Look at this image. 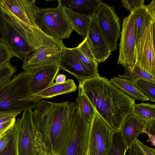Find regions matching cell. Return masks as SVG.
<instances>
[{
	"label": "cell",
	"mask_w": 155,
	"mask_h": 155,
	"mask_svg": "<svg viewBox=\"0 0 155 155\" xmlns=\"http://www.w3.org/2000/svg\"><path fill=\"white\" fill-rule=\"evenodd\" d=\"M144 133L146 134L149 137L148 139L147 140V142H150L152 145L155 146V135H151L149 134L145 130L144 132Z\"/></svg>",
	"instance_id": "cell-41"
},
{
	"label": "cell",
	"mask_w": 155,
	"mask_h": 155,
	"mask_svg": "<svg viewBox=\"0 0 155 155\" xmlns=\"http://www.w3.org/2000/svg\"><path fill=\"white\" fill-rule=\"evenodd\" d=\"M113 132L95 110L91 125L88 155H107Z\"/></svg>",
	"instance_id": "cell-10"
},
{
	"label": "cell",
	"mask_w": 155,
	"mask_h": 155,
	"mask_svg": "<svg viewBox=\"0 0 155 155\" xmlns=\"http://www.w3.org/2000/svg\"><path fill=\"white\" fill-rule=\"evenodd\" d=\"M13 131L8 143L5 148L0 152V155H18L17 151V132L14 126Z\"/></svg>",
	"instance_id": "cell-29"
},
{
	"label": "cell",
	"mask_w": 155,
	"mask_h": 155,
	"mask_svg": "<svg viewBox=\"0 0 155 155\" xmlns=\"http://www.w3.org/2000/svg\"><path fill=\"white\" fill-rule=\"evenodd\" d=\"M64 47L62 40L59 39L40 46L23 62L22 69L33 72L44 67L58 64Z\"/></svg>",
	"instance_id": "cell-7"
},
{
	"label": "cell",
	"mask_w": 155,
	"mask_h": 155,
	"mask_svg": "<svg viewBox=\"0 0 155 155\" xmlns=\"http://www.w3.org/2000/svg\"><path fill=\"white\" fill-rule=\"evenodd\" d=\"M36 0H0L3 12L24 24L38 29L35 22L34 15L40 8L35 4Z\"/></svg>",
	"instance_id": "cell-13"
},
{
	"label": "cell",
	"mask_w": 155,
	"mask_h": 155,
	"mask_svg": "<svg viewBox=\"0 0 155 155\" xmlns=\"http://www.w3.org/2000/svg\"><path fill=\"white\" fill-rule=\"evenodd\" d=\"M88 155V154H87V155Z\"/></svg>",
	"instance_id": "cell-43"
},
{
	"label": "cell",
	"mask_w": 155,
	"mask_h": 155,
	"mask_svg": "<svg viewBox=\"0 0 155 155\" xmlns=\"http://www.w3.org/2000/svg\"><path fill=\"white\" fill-rule=\"evenodd\" d=\"M133 13L136 30V42L152 23L155 22V0L136 9Z\"/></svg>",
	"instance_id": "cell-18"
},
{
	"label": "cell",
	"mask_w": 155,
	"mask_h": 155,
	"mask_svg": "<svg viewBox=\"0 0 155 155\" xmlns=\"http://www.w3.org/2000/svg\"><path fill=\"white\" fill-rule=\"evenodd\" d=\"M123 21L117 63L122 65L127 72L132 69L135 62L136 30L133 13L125 17Z\"/></svg>",
	"instance_id": "cell-9"
},
{
	"label": "cell",
	"mask_w": 155,
	"mask_h": 155,
	"mask_svg": "<svg viewBox=\"0 0 155 155\" xmlns=\"http://www.w3.org/2000/svg\"><path fill=\"white\" fill-rule=\"evenodd\" d=\"M123 6L129 10L130 13H133L136 9L143 6L144 0H122Z\"/></svg>",
	"instance_id": "cell-31"
},
{
	"label": "cell",
	"mask_w": 155,
	"mask_h": 155,
	"mask_svg": "<svg viewBox=\"0 0 155 155\" xmlns=\"http://www.w3.org/2000/svg\"><path fill=\"white\" fill-rule=\"evenodd\" d=\"M132 82L142 94L148 100L155 102V83L143 80Z\"/></svg>",
	"instance_id": "cell-27"
},
{
	"label": "cell",
	"mask_w": 155,
	"mask_h": 155,
	"mask_svg": "<svg viewBox=\"0 0 155 155\" xmlns=\"http://www.w3.org/2000/svg\"><path fill=\"white\" fill-rule=\"evenodd\" d=\"M128 150V155H144L133 143Z\"/></svg>",
	"instance_id": "cell-37"
},
{
	"label": "cell",
	"mask_w": 155,
	"mask_h": 155,
	"mask_svg": "<svg viewBox=\"0 0 155 155\" xmlns=\"http://www.w3.org/2000/svg\"><path fill=\"white\" fill-rule=\"evenodd\" d=\"M155 22L145 30L136 42L135 62L141 70L155 76Z\"/></svg>",
	"instance_id": "cell-8"
},
{
	"label": "cell",
	"mask_w": 155,
	"mask_h": 155,
	"mask_svg": "<svg viewBox=\"0 0 155 155\" xmlns=\"http://www.w3.org/2000/svg\"><path fill=\"white\" fill-rule=\"evenodd\" d=\"M78 93L76 99L81 113L85 120L91 124L95 113V110L91 103L84 94L78 89Z\"/></svg>",
	"instance_id": "cell-24"
},
{
	"label": "cell",
	"mask_w": 155,
	"mask_h": 155,
	"mask_svg": "<svg viewBox=\"0 0 155 155\" xmlns=\"http://www.w3.org/2000/svg\"><path fill=\"white\" fill-rule=\"evenodd\" d=\"M110 81L124 93L135 100L147 101L148 100L129 80L118 77L111 78Z\"/></svg>",
	"instance_id": "cell-22"
},
{
	"label": "cell",
	"mask_w": 155,
	"mask_h": 155,
	"mask_svg": "<svg viewBox=\"0 0 155 155\" xmlns=\"http://www.w3.org/2000/svg\"><path fill=\"white\" fill-rule=\"evenodd\" d=\"M32 113L31 109L25 110L14 124L17 132L18 155L48 153L42 135L34 125Z\"/></svg>",
	"instance_id": "cell-5"
},
{
	"label": "cell",
	"mask_w": 155,
	"mask_h": 155,
	"mask_svg": "<svg viewBox=\"0 0 155 155\" xmlns=\"http://www.w3.org/2000/svg\"><path fill=\"white\" fill-rule=\"evenodd\" d=\"M96 14L98 25L110 51L116 50L120 28V19L114 9L102 2Z\"/></svg>",
	"instance_id": "cell-11"
},
{
	"label": "cell",
	"mask_w": 155,
	"mask_h": 155,
	"mask_svg": "<svg viewBox=\"0 0 155 155\" xmlns=\"http://www.w3.org/2000/svg\"><path fill=\"white\" fill-rule=\"evenodd\" d=\"M54 8L39 9L34 15L35 22L42 32L61 40L69 38L74 30L65 13L61 0Z\"/></svg>",
	"instance_id": "cell-6"
},
{
	"label": "cell",
	"mask_w": 155,
	"mask_h": 155,
	"mask_svg": "<svg viewBox=\"0 0 155 155\" xmlns=\"http://www.w3.org/2000/svg\"><path fill=\"white\" fill-rule=\"evenodd\" d=\"M77 47L86 57L92 60H95L86 37Z\"/></svg>",
	"instance_id": "cell-32"
},
{
	"label": "cell",
	"mask_w": 155,
	"mask_h": 155,
	"mask_svg": "<svg viewBox=\"0 0 155 155\" xmlns=\"http://www.w3.org/2000/svg\"><path fill=\"white\" fill-rule=\"evenodd\" d=\"M58 65L60 69L73 75L78 81L97 76L83 63L77 52L76 48L64 47Z\"/></svg>",
	"instance_id": "cell-14"
},
{
	"label": "cell",
	"mask_w": 155,
	"mask_h": 155,
	"mask_svg": "<svg viewBox=\"0 0 155 155\" xmlns=\"http://www.w3.org/2000/svg\"><path fill=\"white\" fill-rule=\"evenodd\" d=\"M13 131V127L0 138V152L3 150L8 144L11 138Z\"/></svg>",
	"instance_id": "cell-36"
},
{
	"label": "cell",
	"mask_w": 155,
	"mask_h": 155,
	"mask_svg": "<svg viewBox=\"0 0 155 155\" xmlns=\"http://www.w3.org/2000/svg\"><path fill=\"white\" fill-rule=\"evenodd\" d=\"M21 112L18 111H0V124L15 118Z\"/></svg>",
	"instance_id": "cell-33"
},
{
	"label": "cell",
	"mask_w": 155,
	"mask_h": 155,
	"mask_svg": "<svg viewBox=\"0 0 155 155\" xmlns=\"http://www.w3.org/2000/svg\"><path fill=\"white\" fill-rule=\"evenodd\" d=\"M66 76L60 74L57 75L55 78V83L57 84L62 83L66 81Z\"/></svg>",
	"instance_id": "cell-40"
},
{
	"label": "cell",
	"mask_w": 155,
	"mask_h": 155,
	"mask_svg": "<svg viewBox=\"0 0 155 155\" xmlns=\"http://www.w3.org/2000/svg\"><path fill=\"white\" fill-rule=\"evenodd\" d=\"M62 5L73 12L92 17L102 1L99 0H61Z\"/></svg>",
	"instance_id": "cell-20"
},
{
	"label": "cell",
	"mask_w": 155,
	"mask_h": 155,
	"mask_svg": "<svg viewBox=\"0 0 155 155\" xmlns=\"http://www.w3.org/2000/svg\"><path fill=\"white\" fill-rule=\"evenodd\" d=\"M1 38L12 57L25 61L40 46L57 39L4 12Z\"/></svg>",
	"instance_id": "cell-3"
},
{
	"label": "cell",
	"mask_w": 155,
	"mask_h": 155,
	"mask_svg": "<svg viewBox=\"0 0 155 155\" xmlns=\"http://www.w3.org/2000/svg\"><path fill=\"white\" fill-rule=\"evenodd\" d=\"M33 72L23 71L15 75L0 88V111H24L34 109L37 103L25 100L31 94L30 83Z\"/></svg>",
	"instance_id": "cell-4"
},
{
	"label": "cell",
	"mask_w": 155,
	"mask_h": 155,
	"mask_svg": "<svg viewBox=\"0 0 155 155\" xmlns=\"http://www.w3.org/2000/svg\"><path fill=\"white\" fill-rule=\"evenodd\" d=\"M91 124L87 122L81 112L72 128L62 155H86Z\"/></svg>",
	"instance_id": "cell-12"
},
{
	"label": "cell",
	"mask_w": 155,
	"mask_h": 155,
	"mask_svg": "<svg viewBox=\"0 0 155 155\" xmlns=\"http://www.w3.org/2000/svg\"><path fill=\"white\" fill-rule=\"evenodd\" d=\"M4 17V13L0 5V38H1L3 31Z\"/></svg>",
	"instance_id": "cell-39"
},
{
	"label": "cell",
	"mask_w": 155,
	"mask_h": 155,
	"mask_svg": "<svg viewBox=\"0 0 155 155\" xmlns=\"http://www.w3.org/2000/svg\"><path fill=\"white\" fill-rule=\"evenodd\" d=\"M60 69L58 64H55L41 68L33 72L30 83L31 94L38 93L53 84Z\"/></svg>",
	"instance_id": "cell-16"
},
{
	"label": "cell",
	"mask_w": 155,
	"mask_h": 155,
	"mask_svg": "<svg viewBox=\"0 0 155 155\" xmlns=\"http://www.w3.org/2000/svg\"><path fill=\"white\" fill-rule=\"evenodd\" d=\"M33 111V120L41 134L49 155H62L76 120L81 112L76 102L42 101Z\"/></svg>",
	"instance_id": "cell-1"
},
{
	"label": "cell",
	"mask_w": 155,
	"mask_h": 155,
	"mask_svg": "<svg viewBox=\"0 0 155 155\" xmlns=\"http://www.w3.org/2000/svg\"><path fill=\"white\" fill-rule=\"evenodd\" d=\"M127 150L120 131L114 132L107 155H125Z\"/></svg>",
	"instance_id": "cell-25"
},
{
	"label": "cell",
	"mask_w": 155,
	"mask_h": 155,
	"mask_svg": "<svg viewBox=\"0 0 155 155\" xmlns=\"http://www.w3.org/2000/svg\"><path fill=\"white\" fill-rule=\"evenodd\" d=\"M118 77L127 79L132 82L138 80H143L155 83V76L141 70L134 64L132 69L122 75Z\"/></svg>",
	"instance_id": "cell-26"
},
{
	"label": "cell",
	"mask_w": 155,
	"mask_h": 155,
	"mask_svg": "<svg viewBox=\"0 0 155 155\" xmlns=\"http://www.w3.org/2000/svg\"><path fill=\"white\" fill-rule=\"evenodd\" d=\"M16 71L10 61L0 67V88L11 81Z\"/></svg>",
	"instance_id": "cell-28"
},
{
	"label": "cell",
	"mask_w": 155,
	"mask_h": 155,
	"mask_svg": "<svg viewBox=\"0 0 155 155\" xmlns=\"http://www.w3.org/2000/svg\"><path fill=\"white\" fill-rule=\"evenodd\" d=\"M86 37L95 60L98 63L104 62L111 54L98 25L96 14L91 18Z\"/></svg>",
	"instance_id": "cell-15"
},
{
	"label": "cell",
	"mask_w": 155,
	"mask_h": 155,
	"mask_svg": "<svg viewBox=\"0 0 155 155\" xmlns=\"http://www.w3.org/2000/svg\"><path fill=\"white\" fill-rule=\"evenodd\" d=\"M12 58L2 40L0 38V67L10 61Z\"/></svg>",
	"instance_id": "cell-30"
},
{
	"label": "cell",
	"mask_w": 155,
	"mask_h": 155,
	"mask_svg": "<svg viewBox=\"0 0 155 155\" xmlns=\"http://www.w3.org/2000/svg\"><path fill=\"white\" fill-rule=\"evenodd\" d=\"M67 17L74 30L80 35L86 37L91 22V17L76 13L63 6Z\"/></svg>",
	"instance_id": "cell-21"
},
{
	"label": "cell",
	"mask_w": 155,
	"mask_h": 155,
	"mask_svg": "<svg viewBox=\"0 0 155 155\" xmlns=\"http://www.w3.org/2000/svg\"><path fill=\"white\" fill-rule=\"evenodd\" d=\"M79 82L78 89L104 120L114 132L120 131L125 119L131 114L135 100L99 74Z\"/></svg>",
	"instance_id": "cell-2"
},
{
	"label": "cell",
	"mask_w": 155,
	"mask_h": 155,
	"mask_svg": "<svg viewBox=\"0 0 155 155\" xmlns=\"http://www.w3.org/2000/svg\"><path fill=\"white\" fill-rule=\"evenodd\" d=\"M145 124L147 131L150 134L155 135V121Z\"/></svg>",
	"instance_id": "cell-38"
},
{
	"label": "cell",
	"mask_w": 155,
	"mask_h": 155,
	"mask_svg": "<svg viewBox=\"0 0 155 155\" xmlns=\"http://www.w3.org/2000/svg\"><path fill=\"white\" fill-rule=\"evenodd\" d=\"M15 118L0 124V138L14 126Z\"/></svg>",
	"instance_id": "cell-35"
},
{
	"label": "cell",
	"mask_w": 155,
	"mask_h": 155,
	"mask_svg": "<svg viewBox=\"0 0 155 155\" xmlns=\"http://www.w3.org/2000/svg\"><path fill=\"white\" fill-rule=\"evenodd\" d=\"M146 129L145 122L132 114L124 121L120 130L122 136L128 149L140 134Z\"/></svg>",
	"instance_id": "cell-19"
},
{
	"label": "cell",
	"mask_w": 155,
	"mask_h": 155,
	"mask_svg": "<svg viewBox=\"0 0 155 155\" xmlns=\"http://www.w3.org/2000/svg\"><path fill=\"white\" fill-rule=\"evenodd\" d=\"M38 155H49L48 153L43 154H39Z\"/></svg>",
	"instance_id": "cell-42"
},
{
	"label": "cell",
	"mask_w": 155,
	"mask_h": 155,
	"mask_svg": "<svg viewBox=\"0 0 155 155\" xmlns=\"http://www.w3.org/2000/svg\"><path fill=\"white\" fill-rule=\"evenodd\" d=\"M77 89L74 80L68 79L62 83L54 82L41 91L29 95L26 98V100L37 103L43 99L51 98L59 95L69 94L75 91Z\"/></svg>",
	"instance_id": "cell-17"
},
{
	"label": "cell",
	"mask_w": 155,
	"mask_h": 155,
	"mask_svg": "<svg viewBox=\"0 0 155 155\" xmlns=\"http://www.w3.org/2000/svg\"><path fill=\"white\" fill-rule=\"evenodd\" d=\"M133 143L144 155H155V149L143 143L137 138Z\"/></svg>",
	"instance_id": "cell-34"
},
{
	"label": "cell",
	"mask_w": 155,
	"mask_h": 155,
	"mask_svg": "<svg viewBox=\"0 0 155 155\" xmlns=\"http://www.w3.org/2000/svg\"><path fill=\"white\" fill-rule=\"evenodd\" d=\"M131 114L145 123L155 121V105L154 104L141 103L135 104Z\"/></svg>",
	"instance_id": "cell-23"
}]
</instances>
